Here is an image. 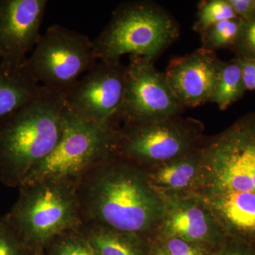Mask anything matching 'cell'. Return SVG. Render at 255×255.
I'll list each match as a JSON object with an SVG mask.
<instances>
[{
	"instance_id": "7a4b0ae2",
	"label": "cell",
	"mask_w": 255,
	"mask_h": 255,
	"mask_svg": "<svg viewBox=\"0 0 255 255\" xmlns=\"http://www.w3.org/2000/svg\"><path fill=\"white\" fill-rule=\"evenodd\" d=\"M66 94L41 86L36 97L0 119V182L19 187L63 133Z\"/></svg>"
},
{
	"instance_id": "603a6c76",
	"label": "cell",
	"mask_w": 255,
	"mask_h": 255,
	"mask_svg": "<svg viewBox=\"0 0 255 255\" xmlns=\"http://www.w3.org/2000/svg\"><path fill=\"white\" fill-rule=\"evenodd\" d=\"M154 240L168 255H212L213 253L198 246L177 238L153 236Z\"/></svg>"
},
{
	"instance_id": "8fae6325",
	"label": "cell",
	"mask_w": 255,
	"mask_h": 255,
	"mask_svg": "<svg viewBox=\"0 0 255 255\" xmlns=\"http://www.w3.org/2000/svg\"><path fill=\"white\" fill-rule=\"evenodd\" d=\"M162 196L163 216L154 236L179 238L213 253L230 238L209 202L200 193Z\"/></svg>"
},
{
	"instance_id": "d4e9b609",
	"label": "cell",
	"mask_w": 255,
	"mask_h": 255,
	"mask_svg": "<svg viewBox=\"0 0 255 255\" xmlns=\"http://www.w3.org/2000/svg\"><path fill=\"white\" fill-rule=\"evenodd\" d=\"M212 255H255V246L243 240L230 237Z\"/></svg>"
},
{
	"instance_id": "3957f363",
	"label": "cell",
	"mask_w": 255,
	"mask_h": 255,
	"mask_svg": "<svg viewBox=\"0 0 255 255\" xmlns=\"http://www.w3.org/2000/svg\"><path fill=\"white\" fill-rule=\"evenodd\" d=\"M179 32L177 20L155 1H124L94 40L96 56L111 63L120 62L125 55L154 60L177 39Z\"/></svg>"
},
{
	"instance_id": "9c48e42d",
	"label": "cell",
	"mask_w": 255,
	"mask_h": 255,
	"mask_svg": "<svg viewBox=\"0 0 255 255\" xmlns=\"http://www.w3.org/2000/svg\"><path fill=\"white\" fill-rule=\"evenodd\" d=\"M126 75L122 62L98 60L68 92L65 110L86 122L121 128Z\"/></svg>"
},
{
	"instance_id": "e0dca14e",
	"label": "cell",
	"mask_w": 255,
	"mask_h": 255,
	"mask_svg": "<svg viewBox=\"0 0 255 255\" xmlns=\"http://www.w3.org/2000/svg\"><path fill=\"white\" fill-rule=\"evenodd\" d=\"M80 229L98 255H148L147 238L94 223H83Z\"/></svg>"
},
{
	"instance_id": "277c9868",
	"label": "cell",
	"mask_w": 255,
	"mask_h": 255,
	"mask_svg": "<svg viewBox=\"0 0 255 255\" xmlns=\"http://www.w3.org/2000/svg\"><path fill=\"white\" fill-rule=\"evenodd\" d=\"M6 215L32 251H41L55 237L83 224L77 182L46 179L19 187Z\"/></svg>"
},
{
	"instance_id": "5bb4252c",
	"label": "cell",
	"mask_w": 255,
	"mask_h": 255,
	"mask_svg": "<svg viewBox=\"0 0 255 255\" xmlns=\"http://www.w3.org/2000/svg\"><path fill=\"white\" fill-rule=\"evenodd\" d=\"M206 198L228 236L255 244V193L204 189Z\"/></svg>"
},
{
	"instance_id": "ba28073f",
	"label": "cell",
	"mask_w": 255,
	"mask_h": 255,
	"mask_svg": "<svg viewBox=\"0 0 255 255\" xmlns=\"http://www.w3.org/2000/svg\"><path fill=\"white\" fill-rule=\"evenodd\" d=\"M97 61L88 36L53 25L41 35L26 65L41 86L68 95Z\"/></svg>"
},
{
	"instance_id": "f1b7e54d",
	"label": "cell",
	"mask_w": 255,
	"mask_h": 255,
	"mask_svg": "<svg viewBox=\"0 0 255 255\" xmlns=\"http://www.w3.org/2000/svg\"><path fill=\"white\" fill-rule=\"evenodd\" d=\"M31 255H45V254L43 250H41V251H33Z\"/></svg>"
},
{
	"instance_id": "44dd1931",
	"label": "cell",
	"mask_w": 255,
	"mask_h": 255,
	"mask_svg": "<svg viewBox=\"0 0 255 255\" xmlns=\"http://www.w3.org/2000/svg\"><path fill=\"white\" fill-rule=\"evenodd\" d=\"M238 17L229 0H205L198 4L193 29L201 34L223 20Z\"/></svg>"
},
{
	"instance_id": "83f0119b",
	"label": "cell",
	"mask_w": 255,
	"mask_h": 255,
	"mask_svg": "<svg viewBox=\"0 0 255 255\" xmlns=\"http://www.w3.org/2000/svg\"><path fill=\"white\" fill-rule=\"evenodd\" d=\"M148 255H168L154 240L150 239Z\"/></svg>"
},
{
	"instance_id": "ffe728a7",
	"label": "cell",
	"mask_w": 255,
	"mask_h": 255,
	"mask_svg": "<svg viewBox=\"0 0 255 255\" xmlns=\"http://www.w3.org/2000/svg\"><path fill=\"white\" fill-rule=\"evenodd\" d=\"M45 255H98L80 228L62 233L43 249Z\"/></svg>"
},
{
	"instance_id": "4316f807",
	"label": "cell",
	"mask_w": 255,
	"mask_h": 255,
	"mask_svg": "<svg viewBox=\"0 0 255 255\" xmlns=\"http://www.w3.org/2000/svg\"><path fill=\"white\" fill-rule=\"evenodd\" d=\"M238 17L243 21L255 18V0H229Z\"/></svg>"
},
{
	"instance_id": "484cf974",
	"label": "cell",
	"mask_w": 255,
	"mask_h": 255,
	"mask_svg": "<svg viewBox=\"0 0 255 255\" xmlns=\"http://www.w3.org/2000/svg\"><path fill=\"white\" fill-rule=\"evenodd\" d=\"M242 70L243 83L246 91H255V60L236 56Z\"/></svg>"
},
{
	"instance_id": "30bf717a",
	"label": "cell",
	"mask_w": 255,
	"mask_h": 255,
	"mask_svg": "<svg viewBox=\"0 0 255 255\" xmlns=\"http://www.w3.org/2000/svg\"><path fill=\"white\" fill-rule=\"evenodd\" d=\"M120 122L124 126L148 123L181 115L185 108L178 101L165 75L154 60L130 55Z\"/></svg>"
},
{
	"instance_id": "8992f818",
	"label": "cell",
	"mask_w": 255,
	"mask_h": 255,
	"mask_svg": "<svg viewBox=\"0 0 255 255\" xmlns=\"http://www.w3.org/2000/svg\"><path fill=\"white\" fill-rule=\"evenodd\" d=\"M200 150L206 175L203 190L255 193V113L205 137Z\"/></svg>"
},
{
	"instance_id": "4fadbf2b",
	"label": "cell",
	"mask_w": 255,
	"mask_h": 255,
	"mask_svg": "<svg viewBox=\"0 0 255 255\" xmlns=\"http://www.w3.org/2000/svg\"><path fill=\"white\" fill-rule=\"evenodd\" d=\"M221 63L215 52L202 48L169 62L164 74L184 108H194L210 102Z\"/></svg>"
},
{
	"instance_id": "5b68a950",
	"label": "cell",
	"mask_w": 255,
	"mask_h": 255,
	"mask_svg": "<svg viewBox=\"0 0 255 255\" xmlns=\"http://www.w3.org/2000/svg\"><path fill=\"white\" fill-rule=\"evenodd\" d=\"M120 128L82 120L65 107L59 142L30 171L21 186L46 179L77 182L89 169L117 156Z\"/></svg>"
},
{
	"instance_id": "7c38bea8",
	"label": "cell",
	"mask_w": 255,
	"mask_h": 255,
	"mask_svg": "<svg viewBox=\"0 0 255 255\" xmlns=\"http://www.w3.org/2000/svg\"><path fill=\"white\" fill-rule=\"evenodd\" d=\"M48 1L0 0V62L24 65L41 38Z\"/></svg>"
},
{
	"instance_id": "9a60e30c",
	"label": "cell",
	"mask_w": 255,
	"mask_h": 255,
	"mask_svg": "<svg viewBox=\"0 0 255 255\" xmlns=\"http://www.w3.org/2000/svg\"><path fill=\"white\" fill-rule=\"evenodd\" d=\"M200 147L187 155L145 169L151 185L160 194H185L203 190L206 175Z\"/></svg>"
},
{
	"instance_id": "52a82bcc",
	"label": "cell",
	"mask_w": 255,
	"mask_h": 255,
	"mask_svg": "<svg viewBox=\"0 0 255 255\" xmlns=\"http://www.w3.org/2000/svg\"><path fill=\"white\" fill-rule=\"evenodd\" d=\"M198 119L174 116L121 127L117 156L150 169L199 149L205 136Z\"/></svg>"
},
{
	"instance_id": "d6986e66",
	"label": "cell",
	"mask_w": 255,
	"mask_h": 255,
	"mask_svg": "<svg viewBox=\"0 0 255 255\" xmlns=\"http://www.w3.org/2000/svg\"><path fill=\"white\" fill-rule=\"evenodd\" d=\"M243 20L236 17L223 20L203 32L201 36V48L215 52L231 48L232 50L243 27Z\"/></svg>"
},
{
	"instance_id": "2e32d148",
	"label": "cell",
	"mask_w": 255,
	"mask_h": 255,
	"mask_svg": "<svg viewBox=\"0 0 255 255\" xmlns=\"http://www.w3.org/2000/svg\"><path fill=\"white\" fill-rule=\"evenodd\" d=\"M41 89L26 63L12 65L0 62V119L27 105Z\"/></svg>"
},
{
	"instance_id": "cb8c5ba5",
	"label": "cell",
	"mask_w": 255,
	"mask_h": 255,
	"mask_svg": "<svg viewBox=\"0 0 255 255\" xmlns=\"http://www.w3.org/2000/svg\"><path fill=\"white\" fill-rule=\"evenodd\" d=\"M232 50L236 57L255 60V18L243 21L241 33Z\"/></svg>"
},
{
	"instance_id": "f546056e",
	"label": "cell",
	"mask_w": 255,
	"mask_h": 255,
	"mask_svg": "<svg viewBox=\"0 0 255 255\" xmlns=\"http://www.w3.org/2000/svg\"><path fill=\"white\" fill-rule=\"evenodd\" d=\"M254 245H255V244H254Z\"/></svg>"
},
{
	"instance_id": "6da1fadb",
	"label": "cell",
	"mask_w": 255,
	"mask_h": 255,
	"mask_svg": "<svg viewBox=\"0 0 255 255\" xmlns=\"http://www.w3.org/2000/svg\"><path fill=\"white\" fill-rule=\"evenodd\" d=\"M83 223L132 233L150 240L164 213V199L145 169L114 156L77 181Z\"/></svg>"
},
{
	"instance_id": "ac0fdd59",
	"label": "cell",
	"mask_w": 255,
	"mask_h": 255,
	"mask_svg": "<svg viewBox=\"0 0 255 255\" xmlns=\"http://www.w3.org/2000/svg\"><path fill=\"white\" fill-rule=\"evenodd\" d=\"M242 70L236 58L222 61L219 78L210 102L218 105L220 110H227L246 93Z\"/></svg>"
},
{
	"instance_id": "7402d4cb",
	"label": "cell",
	"mask_w": 255,
	"mask_h": 255,
	"mask_svg": "<svg viewBox=\"0 0 255 255\" xmlns=\"http://www.w3.org/2000/svg\"><path fill=\"white\" fill-rule=\"evenodd\" d=\"M33 252L6 215L0 217V255H31Z\"/></svg>"
}]
</instances>
